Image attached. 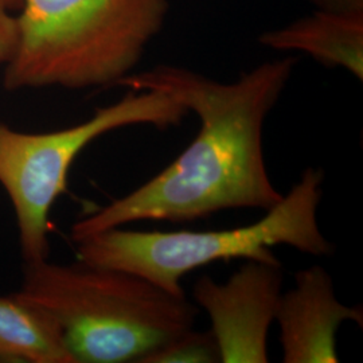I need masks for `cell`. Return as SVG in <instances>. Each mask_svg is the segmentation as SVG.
<instances>
[{
	"instance_id": "1",
	"label": "cell",
	"mask_w": 363,
	"mask_h": 363,
	"mask_svg": "<svg viewBox=\"0 0 363 363\" xmlns=\"http://www.w3.org/2000/svg\"><path fill=\"white\" fill-rule=\"evenodd\" d=\"M296 64L295 57L268 61L233 82L175 65L154 66L123 78L117 86L163 91L178 100L199 118V132L150 181L74 222L72 240L140 220L184 223L225 210L273 208L283 194L267 169L264 125Z\"/></svg>"
},
{
	"instance_id": "2",
	"label": "cell",
	"mask_w": 363,
	"mask_h": 363,
	"mask_svg": "<svg viewBox=\"0 0 363 363\" xmlns=\"http://www.w3.org/2000/svg\"><path fill=\"white\" fill-rule=\"evenodd\" d=\"M60 331L74 363H140L193 328L199 308L135 273L91 265H25L13 292Z\"/></svg>"
},
{
	"instance_id": "3",
	"label": "cell",
	"mask_w": 363,
	"mask_h": 363,
	"mask_svg": "<svg viewBox=\"0 0 363 363\" xmlns=\"http://www.w3.org/2000/svg\"><path fill=\"white\" fill-rule=\"evenodd\" d=\"M7 91L117 86L162 31L169 0H19Z\"/></svg>"
},
{
	"instance_id": "4",
	"label": "cell",
	"mask_w": 363,
	"mask_h": 363,
	"mask_svg": "<svg viewBox=\"0 0 363 363\" xmlns=\"http://www.w3.org/2000/svg\"><path fill=\"white\" fill-rule=\"evenodd\" d=\"M323 183V169H304L280 202L245 226L206 232L115 228L77 241L76 256L86 264L135 273L175 295L184 294L181 281L186 274L217 261L279 262L272 247L280 245L328 256L334 247L318 220Z\"/></svg>"
},
{
	"instance_id": "5",
	"label": "cell",
	"mask_w": 363,
	"mask_h": 363,
	"mask_svg": "<svg viewBox=\"0 0 363 363\" xmlns=\"http://www.w3.org/2000/svg\"><path fill=\"white\" fill-rule=\"evenodd\" d=\"M189 113L163 91H130L64 130L25 132L0 123V184L13 205L25 265L49 259L50 211L67 190L73 163L91 142L133 125L167 130L179 125Z\"/></svg>"
},
{
	"instance_id": "6",
	"label": "cell",
	"mask_w": 363,
	"mask_h": 363,
	"mask_svg": "<svg viewBox=\"0 0 363 363\" xmlns=\"http://www.w3.org/2000/svg\"><path fill=\"white\" fill-rule=\"evenodd\" d=\"M281 262L245 261L225 281L202 276L193 286L220 349V363H267L268 335L283 294Z\"/></svg>"
},
{
	"instance_id": "7",
	"label": "cell",
	"mask_w": 363,
	"mask_h": 363,
	"mask_svg": "<svg viewBox=\"0 0 363 363\" xmlns=\"http://www.w3.org/2000/svg\"><path fill=\"white\" fill-rule=\"evenodd\" d=\"M274 322L283 362L337 363V331L345 322L362 327L363 312L343 304L330 273L313 265L298 271L295 286L281 294Z\"/></svg>"
},
{
	"instance_id": "8",
	"label": "cell",
	"mask_w": 363,
	"mask_h": 363,
	"mask_svg": "<svg viewBox=\"0 0 363 363\" xmlns=\"http://www.w3.org/2000/svg\"><path fill=\"white\" fill-rule=\"evenodd\" d=\"M259 45L277 52H304L325 67H339L363 79V10H319L259 35Z\"/></svg>"
},
{
	"instance_id": "9",
	"label": "cell",
	"mask_w": 363,
	"mask_h": 363,
	"mask_svg": "<svg viewBox=\"0 0 363 363\" xmlns=\"http://www.w3.org/2000/svg\"><path fill=\"white\" fill-rule=\"evenodd\" d=\"M0 363H74L57 327L15 294L0 296Z\"/></svg>"
},
{
	"instance_id": "10",
	"label": "cell",
	"mask_w": 363,
	"mask_h": 363,
	"mask_svg": "<svg viewBox=\"0 0 363 363\" xmlns=\"http://www.w3.org/2000/svg\"><path fill=\"white\" fill-rule=\"evenodd\" d=\"M220 363V349L211 331L193 328L169 339L147 354L140 363Z\"/></svg>"
},
{
	"instance_id": "11",
	"label": "cell",
	"mask_w": 363,
	"mask_h": 363,
	"mask_svg": "<svg viewBox=\"0 0 363 363\" xmlns=\"http://www.w3.org/2000/svg\"><path fill=\"white\" fill-rule=\"evenodd\" d=\"M13 6L0 0V65H6L16 46V16Z\"/></svg>"
},
{
	"instance_id": "12",
	"label": "cell",
	"mask_w": 363,
	"mask_h": 363,
	"mask_svg": "<svg viewBox=\"0 0 363 363\" xmlns=\"http://www.w3.org/2000/svg\"><path fill=\"white\" fill-rule=\"evenodd\" d=\"M319 10L330 11H361L363 0H310Z\"/></svg>"
},
{
	"instance_id": "13",
	"label": "cell",
	"mask_w": 363,
	"mask_h": 363,
	"mask_svg": "<svg viewBox=\"0 0 363 363\" xmlns=\"http://www.w3.org/2000/svg\"><path fill=\"white\" fill-rule=\"evenodd\" d=\"M3 1L9 3V4H10V6H13V7H16V6L19 4V0H3Z\"/></svg>"
}]
</instances>
